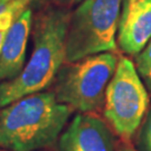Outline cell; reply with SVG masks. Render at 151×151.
Listing matches in <instances>:
<instances>
[{
    "instance_id": "cell-1",
    "label": "cell",
    "mask_w": 151,
    "mask_h": 151,
    "mask_svg": "<svg viewBox=\"0 0 151 151\" xmlns=\"http://www.w3.org/2000/svg\"><path fill=\"white\" fill-rule=\"evenodd\" d=\"M73 109L55 93L38 92L0 111V147L9 151H36L60 138Z\"/></svg>"
},
{
    "instance_id": "cell-2",
    "label": "cell",
    "mask_w": 151,
    "mask_h": 151,
    "mask_svg": "<svg viewBox=\"0 0 151 151\" xmlns=\"http://www.w3.org/2000/svg\"><path fill=\"white\" fill-rule=\"evenodd\" d=\"M70 14L52 10L39 18L30 58L20 74L0 83V109L48 87L66 62V35Z\"/></svg>"
},
{
    "instance_id": "cell-3",
    "label": "cell",
    "mask_w": 151,
    "mask_h": 151,
    "mask_svg": "<svg viewBox=\"0 0 151 151\" xmlns=\"http://www.w3.org/2000/svg\"><path fill=\"white\" fill-rule=\"evenodd\" d=\"M122 0H83L70 15L66 35V62L115 52Z\"/></svg>"
},
{
    "instance_id": "cell-4",
    "label": "cell",
    "mask_w": 151,
    "mask_h": 151,
    "mask_svg": "<svg viewBox=\"0 0 151 151\" xmlns=\"http://www.w3.org/2000/svg\"><path fill=\"white\" fill-rule=\"evenodd\" d=\"M118 62V55L105 52L62 67L55 91L57 101L82 113L97 111L104 104L106 86Z\"/></svg>"
},
{
    "instance_id": "cell-5",
    "label": "cell",
    "mask_w": 151,
    "mask_h": 151,
    "mask_svg": "<svg viewBox=\"0 0 151 151\" xmlns=\"http://www.w3.org/2000/svg\"><path fill=\"white\" fill-rule=\"evenodd\" d=\"M149 96L133 62L121 57L109 82L104 97V116L123 139L135 133L146 114Z\"/></svg>"
},
{
    "instance_id": "cell-6",
    "label": "cell",
    "mask_w": 151,
    "mask_h": 151,
    "mask_svg": "<svg viewBox=\"0 0 151 151\" xmlns=\"http://www.w3.org/2000/svg\"><path fill=\"white\" fill-rule=\"evenodd\" d=\"M112 131L92 113L76 114L58 138L60 151H115Z\"/></svg>"
},
{
    "instance_id": "cell-7",
    "label": "cell",
    "mask_w": 151,
    "mask_h": 151,
    "mask_svg": "<svg viewBox=\"0 0 151 151\" xmlns=\"http://www.w3.org/2000/svg\"><path fill=\"white\" fill-rule=\"evenodd\" d=\"M151 39V0H125L118 27V44L137 56Z\"/></svg>"
},
{
    "instance_id": "cell-8",
    "label": "cell",
    "mask_w": 151,
    "mask_h": 151,
    "mask_svg": "<svg viewBox=\"0 0 151 151\" xmlns=\"http://www.w3.org/2000/svg\"><path fill=\"white\" fill-rule=\"evenodd\" d=\"M32 22V10L26 9L6 34L0 52V83L17 77L24 68Z\"/></svg>"
},
{
    "instance_id": "cell-9",
    "label": "cell",
    "mask_w": 151,
    "mask_h": 151,
    "mask_svg": "<svg viewBox=\"0 0 151 151\" xmlns=\"http://www.w3.org/2000/svg\"><path fill=\"white\" fill-rule=\"evenodd\" d=\"M27 2L22 0H10L7 9L0 14V52L8 29L10 28L12 22L27 9Z\"/></svg>"
},
{
    "instance_id": "cell-10",
    "label": "cell",
    "mask_w": 151,
    "mask_h": 151,
    "mask_svg": "<svg viewBox=\"0 0 151 151\" xmlns=\"http://www.w3.org/2000/svg\"><path fill=\"white\" fill-rule=\"evenodd\" d=\"M135 68L151 87V39L135 57Z\"/></svg>"
},
{
    "instance_id": "cell-11",
    "label": "cell",
    "mask_w": 151,
    "mask_h": 151,
    "mask_svg": "<svg viewBox=\"0 0 151 151\" xmlns=\"http://www.w3.org/2000/svg\"><path fill=\"white\" fill-rule=\"evenodd\" d=\"M140 151H151V110L147 115L139 135Z\"/></svg>"
},
{
    "instance_id": "cell-12",
    "label": "cell",
    "mask_w": 151,
    "mask_h": 151,
    "mask_svg": "<svg viewBox=\"0 0 151 151\" xmlns=\"http://www.w3.org/2000/svg\"><path fill=\"white\" fill-rule=\"evenodd\" d=\"M58 5L65 6V7H70V6L77 5V4H81L83 0H55Z\"/></svg>"
},
{
    "instance_id": "cell-13",
    "label": "cell",
    "mask_w": 151,
    "mask_h": 151,
    "mask_svg": "<svg viewBox=\"0 0 151 151\" xmlns=\"http://www.w3.org/2000/svg\"><path fill=\"white\" fill-rule=\"evenodd\" d=\"M9 1H0V14H2L7 9Z\"/></svg>"
},
{
    "instance_id": "cell-14",
    "label": "cell",
    "mask_w": 151,
    "mask_h": 151,
    "mask_svg": "<svg viewBox=\"0 0 151 151\" xmlns=\"http://www.w3.org/2000/svg\"><path fill=\"white\" fill-rule=\"evenodd\" d=\"M119 151H135L132 147H130V146H124V147H122L121 149H120Z\"/></svg>"
},
{
    "instance_id": "cell-15",
    "label": "cell",
    "mask_w": 151,
    "mask_h": 151,
    "mask_svg": "<svg viewBox=\"0 0 151 151\" xmlns=\"http://www.w3.org/2000/svg\"><path fill=\"white\" fill-rule=\"evenodd\" d=\"M7 1H10V0H7ZM22 1H25V2H27L28 5L32 2V1H34V0H22Z\"/></svg>"
},
{
    "instance_id": "cell-16",
    "label": "cell",
    "mask_w": 151,
    "mask_h": 151,
    "mask_svg": "<svg viewBox=\"0 0 151 151\" xmlns=\"http://www.w3.org/2000/svg\"><path fill=\"white\" fill-rule=\"evenodd\" d=\"M0 1H7V0H0Z\"/></svg>"
}]
</instances>
